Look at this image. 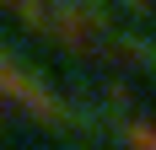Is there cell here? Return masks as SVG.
Masks as SVG:
<instances>
[{
  "label": "cell",
  "instance_id": "6da1fadb",
  "mask_svg": "<svg viewBox=\"0 0 156 150\" xmlns=\"http://www.w3.org/2000/svg\"><path fill=\"white\" fill-rule=\"evenodd\" d=\"M0 5H11L22 22L43 27L59 43H92V32H97V16L81 0H0Z\"/></svg>",
  "mask_w": 156,
  "mask_h": 150
},
{
  "label": "cell",
  "instance_id": "7a4b0ae2",
  "mask_svg": "<svg viewBox=\"0 0 156 150\" xmlns=\"http://www.w3.org/2000/svg\"><path fill=\"white\" fill-rule=\"evenodd\" d=\"M129 150H156V123H129Z\"/></svg>",
  "mask_w": 156,
  "mask_h": 150
}]
</instances>
